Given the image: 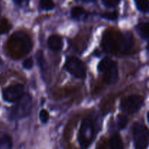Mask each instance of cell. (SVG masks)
Wrapping results in <instances>:
<instances>
[{
    "instance_id": "1",
    "label": "cell",
    "mask_w": 149,
    "mask_h": 149,
    "mask_svg": "<svg viewBox=\"0 0 149 149\" xmlns=\"http://www.w3.org/2000/svg\"><path fill=\"white\" fill-rule=\"evenodd\" d=\"M8 47L13 56L20 58V56L26 55L30 52L32 43L27 33L23 31H17L10 38Z\"/></svg>"
},
{
    "instance_id": "2",
    "label": "cell",
    "mask_w": 149,
    "mask_h": 149,
    "mask_svg": "<svg viewBox=\"0 0 149 149\" xmlns=\"http://www.w3.org/2000/svg\"><path fill=\"white\" fill-rule=\"evenodd\" d=\"M32 99L30 95L24 94L9 111L10 120H17L29 116L31 110Z\"/></svg>"
},
{
    "instance_id": "3",
    "label": "cell",
    "mask_w": 149,
    "mask_h": 149,
    "mask_svg": "<svg viewBox=\"0 0 149 149\" xmlns=\"http://www.w3.org/2000/svg\"><path fill=\"white\" fill-rule=\"evenodd\" d=\"M95 127L93 121L86 118L81 122L79 132L78 140L80 146L83 149H87L94 140Z\"/></svg>"
},
{
    "instance_id": "4",
    "label": "cell",
    "mask_w": 149,
    "mask_h": 149,
    "mask_svg": "<svg viewBox=\"0 0 149 149\" xmlns=\"http://www.w3.org/2000/svg\"><path fill=\"white\" fill-rule=\"evenodd\" d=\"M135 149H146L149 143V130L143 124L136 122L132 127Z\"/></svg>"
},
{
    "instance_id": "5",
    "label": "cell",
    "mask_w": 149,
    "mask_h": 149,
    "mask_svg": "<svg viewBox=\"0 0 149 149\" xmlns=\"http://www.w3.org/2000/svg\"><path fill=\"white\" fill-rule=\"evenodd\" d=\"M65 68L71 75L76 78L83 79L86 77V69L84 64L77 57L71 56L67 58Z\"/></svg>"
},
{
    "instance_id": "6",
    "label": "cell",
    "mask_w": 149,
    "mask_h": 149,
    "mask_svg": "<svg viewBox=\"0 0 149 149\" xmlns=\"http://www.w3.org/2000/svg\"><path fill=\"white\" fill-rule=\"evenodd\" d=\"M143 104V97L138 95H130L121 102L120 109L126 113H133L138 111Z\"/></svg>"
},
{
    "instance_id": "7",
    "label": "cell",
    "mask_w": 149,
    "mask_h": 149,
    "mask_svg": "<svg viewBox=\"0 0 149 149\" xmlns=\"http://www.w3.org/2000/svg\"><path fill=\"white\" fill-rule=\"evenodd\" d=\"M24 95V87L21 84H12L2 92V97L5 101L9 103L17 102Z\"/></svg>"
},
{
    "instance_id": "8",
    "label": "cell",
    "mask_w": 149,
    "mask_h": 149,
    "mask_svg": "<svg viewBox=\"0 0 149 149\" xmlns=\"http://www.w3.org/2000/svg\"><path fill=\"white\" fill-rule=\"evenodd\" d=\"M104 81L109 85H113L117 82L119 77L118 65L116 62L113 61L110 65L104 71Z\"/></svg>"
},
{
    "instance_id": "9",
    "label": "cell",
    "mask_w": 149,
    "mask_h": 149,
    "mask_svg": "<svg viewBox=\"0 0 149 149\" xmlns=\"http://www.w3.org/2000/svg\"><path fill=\"white\" fill-rule=\"evenodd\" d=\"M134 46V38L130 32H125L121 35L119 49L123 54H127L132 50Z\"/></svg>"
},
{
    "instance_id": "10",
    "label": "cell",
    "mask_w": 149,
    "mask_h": 149,
    "mask_svg": "<svg viewBox=\"0 0 149 149\" xmlns=\"http://www.w3.org/2000/svg\"><path fill=\"white\" fill-rule=\"evenodd\" d=\"M101 46L103 49L107 52H113L116 50L118 45H116V40L110 32H106L103 34L101 41Z\"/></svg>"
},
{
    "instance_id": "11",
    "label": "cell",
    "mask_w": 149,
    "mask_h": 149,
    "mask_svg": "<svg viewBox=\"0 0 149 149\" xmlns=\"http://www.w3.org/2000/svg\"><path fill=\"white\" fill-rule=\"evenodd\" d=\"M47 45L51 49L54 51L61 50L63 47V42L61 38L58 35H52L47 41Z\"/></svg>"
},
{
    "instance_id": "12",
    "label": "cell",
    "mask_w": 149,
    "mask_h": 149,
    "mask_svg": "<svg viewBox=\"0 0 149 149\" xmlns=\"http://www.w3.org/2000/svg\"><path fill=\"white\" fill-rule=\"evenodd\" d=\"M13 141L8 134L0 132V149H12Z\"/></svg>"
},
{
    "instance_id": "13",
    "label": "cell",
    "mask_w": 149,
    "mask_h": 149,
    "mask_svg": "<svg viewBox=\"0 0 149 149\" xmlns=\"http://www.w3.org/2000/svg\"><path fill=\"white\" fill-rule=\"evenodd\" d=\"M109 146L111 149H124L123 142L119 134H115L111 138Z\"/></svg>"
},
{
    "instance_id": "14",
    "label": "cell",
    "mask_w": 149,
    "mask_h": 149,
    "mask_svg": "<svg viewBox=\"0 0 149 149\" xmlns=\"http://www.w3.org/2000/svg\"><path fill=\"white\" fill-rule=\"evenodd\" d=\"M136 30L138 34L143 39L149 38V23H141L138 24L136 27Z\"/></svg>"
},
{
    "instance_id": "15",
    "label": "cell",
    "mask_w": 149,
    "mask_h": 149,
    "mask_svg": "<svg viewBox=\"0 0 149 149\" xmlns=\"http://www.w3.org/2000/svg\"><path fill=\"white\" fill-rule=\"evenodd\" d=\"M113 62L111 58H105L99 63L98 65H97V69L100 72H104L105 70L109 66V65L111 64V63Z\"/></svg>"
},
{
    "instance_id": "16",
    "label": "cell",
    "mask_w": 149,
    "mask_h": 149,
    "mask_svg": "<svg viewBox=\"0 0 149 149\" xmlns=\"http://www.w3.org/2000/svg\"><path fill=\"white\" fill-rule=\"evenodd\" d=\"M135 4L137 6V8L141 12H146L149 7V1L148 0H134Z\"/></svg>"
},
{
    "instance_id": "17",
    "label": "cell",
    "mask_w": 149,
    "mask_h": 149,
    "mask_svg": "<svg viewBox=\"0 0 149 149\" xmlns=\"http://www.w3.org/2000/svg\"><path fill=\"white\" fill-rule=\"evenodd\" d=\"M39 4L41 8L45 10H50L55 7V4L52 0H40Z\"/></svg>"
},
{
    "instance_id": "18",
    "label": "cell",
    "mask_w": 149,
    "mask_h": 149,
    "mask_svg": "<svg viewBox=\"0 0 149 149\" xmlns=\"http://www.w3.org/2000/svg\"><path fill=\"white\" fill-rule=\"evenodd\" d=\"M117 123L119 128L120 130H123L126 127L128 124V119L125 115H119L117 118Z\"/></svg>"
},
{
    "instance_id": "19",
    "label": "cell",
    "mask_w": 149,
    "mask_h": 149,
    "mask_svg": "<svg viewBox=\"0 0 149 149\" xmlns=\"http://www.w3.org/2000/svg\"><path fill=\"white\" fill-rule=\"evenodd\" d=\"M84 13V10L81 7H74L71 9V15L73 17H78L82 15Z\"/></svg>"
},
{
    "instance_id": "20",
    "label": "cell",
    "mask_w": 149,
    "mask_h": 149,
    "mask_svg": "<svg viewBox=\"0 0 149 149\" xmlns=\"http://www.w3.org/2000/svg\"><path fill=\"white\" fill-rule=\"evenodd\" d=\"M36 59L38 63V65L42 69H43L44 65H45V58H44V54L42 50H38V52H36Z\"/></svg>"
},
{
    "instance_id": "21",
    "label": "cell",
    "mask_w": 149,
    "mask_h": 149,
    "mask_svg": "<svg viewBox=\"0 0 149 149\" xmlns=\"http://www.w3.org/2000/svg\"><path fill=\"white\" fill-rule=\"evenodd\" d=\"M49 113L45 109H42L39 113V119L42 123H47L49 120Z\"/></svg>"
},
{
    "instance_id": "22",
    "label": "cell",
    "mask_w": 149,
    "mask_h": 149,
    "mask_svg": "<svg viewBox=\"0 0 149 149\" xmlns=\"http://www.w3.org/2000/svg\"><path fill=\"white\" fill-rule=\"evenodd\" d=\"M102 17L105 19H107V20H116L117 18L118 14L116 12H113V13H103V14L100 15Z\"/></svg>"
},
{
    "instance_id": "23",
    "label": "cell",
    "mask_w": 149,
    "mask_h": 149,
    "mask_svg": "<svg viewBox=\"0 0 149 149\" xmlns=\"http://www.w3.org/2000/svg\"><path fill=\"white\" fill-rule=\"evenodd\" d=\"M33 65V61L31 58H29L25 60L23 63V68L26 69H31Z\"/></svg>"
},
{
    "instance_id": "24",
    "label": "cell",
    "mask_w": 149,
    "mask_h": 149,
    "mask_svg": "<svg viewBox=\"0 0 149 149\" xmlns=\"http://www.w3.org/2000/svg\"><path fill=\"white\" fill-rule=\"evenodd\" d=\"M119 1L120 0H102V2L106 7H112L116 5L119 2Z\"/></svg>"
},
{
    "instance_id": "25",
    "label": "cell",
    "mask_w": 149,
    "mask_h": 149,
    "mask_svg": "<svg viewBox=\"0 0 149 149\" xmlns=\"http://www.w3.org/2000/svg\"><path fill=\"white\" fill-rule=\"evenodd\" d=\"M147 119H148V122L149 123V111L148 112V113H147Z\"/></svg>"
},
{
    "instance_id": "26",
    "label": "cell",
    "mask_w": 149,
    "mask_h": 149,
    "mask_svg": "<svg viewBox=\"0 0 149 149\" xmlns=\"http://www.w3.org/2000/svg\"><path fill=\"white\" fill-rule=\"evenodd\" d=\"M81 1H87V2H88V1H93V0H81Z\"/></svg>"
},
{
    "instance_id": "27",
    "label": "cell",
    "mask_w": 149,
    "mask_h": 149,
    "mask_svg": "<svg viewBox=\"0 0 149 149\" xmlns=\"http://www.w3.org/2000/svg\"><path fill=\"white\" fill-rule=\"evenodd\" d=\"M1 59L0 58V64H1Z\"/></svg>"
},
{
    "instance_id": "28",
    "label": "cell",
    "mask_w": 149,
    "mask_h": 149,
    "mask_svg": "<svg viewBox=\"0 0 149 149\" xmlns=\"http://www.w3.org/2000/svg\"><path fill=\"white\" fill-rule=\"evenodd\" d=\"M93 1H95V0H93Z\"/></svg>"
}]
</instances>
